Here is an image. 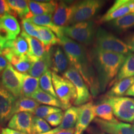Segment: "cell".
Listing matches in <instances>:
<instances>
[{
  "label": "cell",
  "mask_w": 134,
  "mask_h": 134,
  "mask_svg": "<svg viewBox=\"0 0 134 134\" xmlns=\"http://www.w3.org/2000/svg\"><path fill=\"white\" fill-rule=\"evenodd\" d=\"M0 38L2 40L4 44L7 42L13 41V40L16 39L14 36L10 34V32L8 30H6L4 27H3L1 25H0Z\"/></svg>",
  "instance_id": "f35d334b"
},
{
  "label": "cell",
  "mask_w": 134,
  "mask_h": 134,
  "mask_svg": "<svg viewBox=\"0 0 134 134\" xmlns=\"http://www.w3.org/2000/svg\"><path fill=\"white\" fill-rule=\"evenodd\" d=\"M53 14H45L41 16H35L31 17L27 20L37 25V26L46 27L50 29L56 35L58 38L63 36V27H59L54 24L52 20Z\"/></svg>",
  "instance_id": "d6986e66"
},
{
  "label": "cell",
  "mask_w": 134,
  "mask_h": 134,
  "mask_svg": "<svg viewBox=\"0 0 134 134\" xmlns=\"http://www.w3.org/2000/svg\"><path fill=\"white\" fill-rule=\"evenodd\" d=\"M31 98L36 100L39 104L55 107V108L61 109L62 110L67 109L66 107L58 98H55L50 94L46 93L40 88L32 95Z\"/></svg>",
  "instance_id": "44dd1931"
},
{
  "label": "cell",
  "mask_w": 134,
  "mask_h": 134,
  "mask_svg": "<svg viewBox=\"0 0 134 134\" xmlns=\"http://www.w3.org/2000/svg\"><path fill=\"white\" fill-rule=\"evenodd\" d=\"M94 42V47L102 51L124 55L131 53L124 41L102 27L96 30Z\"/></svg>",
  "instance_id": "3957f363"
},
{
  "label": "cell",
  "mask_w": 134,
  "mask_h": 134,
  "mask_svg": "<svg viewBox=\"0 0 134 134\" xmlns=\"http://www.w3.org/2000/svg\"><path fill=\"white\" fill-rule=\"evenodd\" d=\"M32 114L19 113L15 114L9 120L8 128L26 134H32Z\"/></svg>",
  "instance_id": "5bb4252c"
},
{
  "label": "cell",
  "mask_w": 134,
  "mask_h": 134,
  "mask_svg": "<svg viewBox=\"0 0 134 134\" xmlns=\"http://www.w3.org/2000/svg\"><path fill=\"white\" fill-rule=\"evenodd\" d=\"M0 25L8 30L10 34L15 38L21 32V27L18 20L15 17L8 14L0 18Z\"/></svg>",
  "instance_id": "1f68e13d"
},
{
  "label": "cell",
  "mask_w": 134,
  "mask_h": 134,
  "mask_svg": "<svg viewBox=\"0 0 134 134\" xmlns=\"http://www.w3.org/2000/svg\"><path fill=\"white\" fill-rule=\"evenodd\" d=\"M51 60H50V53L49 51H46V53L38 61L34 62L32 64L29 75L37 78H40L42 75L44 74L50 68Z\"/></svg>",
  "instance_id": "7402d4cb"
},
{
  "label": "cell",
  "mask_w": 134,
  "mask_h": 134,
  "mask_svg": "<svg viewBox=\"0 0 134 134\" xmlns=\"http://www.w3.org/2000/svg\"><path fill=\"white\" fill-rule=\"evenodd\" d=\"M134 83V76L120 80L114 83L111 88L105 94V99L122 97L127 90Z\"/></svg>",
  "instance_id": "603a6c76"
},
{
  "label": "cell",
  "mask_w": 134,
  "mask_h": 134,
  "mask_svg": "<svg viewBox=\"0 0 134 134\" xmlns=\"http://www.w3.org/2000/svg\"><path fill=\"white\" fill-rule=\"evenodd\" d=\"M134 13V0H117L103 16L99 23H110L127 14Z\"/></svg>",
  "instance_id": "30bf717a"
},
{
  "label": "cell",
  "mask_w": 134,
  "mask_h": 134,
  "mask_svg": "<svg viewBox=\"0 0 134 134\" xmlns=\"http://www.w3.org/2000/svg\"><path fill=\"white\" fill-rule=\"evenodd\" d=\"M94 110L96 116L98 117L100 119L113 123L119 122L114 114L113 108L105 99L94 105Z\"/></svg>",
  "instance_id": "cb8c5ba5"
},
{
  "label": "cell",
  "mask_w": 134,
  "mask_h": 134,
  "mask_svg": "<svg viewBox=\"0 0 134 134\" xmlns=\"http://www.w3.org/2000/svg\"><path fill=\"white\" fill-rule=\"evenodd\" d=\"M0 86L17 99L22 96L21 73L16 71L9 63L0 76Z\"/></svg>",
  "instance_id": "9c48e42d"
},
{
  "label": "cell",
  "mask_w": 134,
  "mask_h": 134,
  "mask_svg": "<svg viewBox=\"0 0 134 134\" xmlns=\"http://www.w3.org/2000/svg\"><path fill=\"white\" fill-rule=\"evenodd\" d=\"M105 100L112 107L117 119L125 122L134 121V99L118 97L107 98Z\"/></svg>",
  "instance_id": "ba28073f"
},
{
  "label": "cell",
  "mask_w": 134,
  "mask_h": 134,
  "mask_svg": "<svg viewBox=\"0 0 134 134\" xmlns=\"http://www.w3.org/2000/svg\"><path fill=\"white\" fill-rule=\"evenodd\" d=\"M79 108V115L75 126V134L83 133L96 117L94 110V104L92 102L85 104Z\"/></svg>",
  "instance_id": "9a60e30c"
},
{
  "label": "cell",
  "mask_w": 134,
  "mask_h": 134,
  "mask_svg": "<svg viewBox=\"0 0 134 134\" xmlns=\"http://www.w3.org/2000/svg\"><path fill=\"white\" fill-rule=\"evenodd\" d=\"M60 130L59 129H58V127H57V128L54 129H53V130H50L49 132H47V133H42V134H55V133H57V132H58V130Z\"/></svg>",
  "instance_id": "bcb514c9"
},
{
  "label": "cell",
  "mask_w": 134,
  "mask_h": 134,
  "mask_svg": "<svg viewBox=\"0 0 134 134\" xmlns=\"http://www.w3.org/2000/svg\"><path fill=\"white\" fill-rule=\"evenodd\" d=\"M134 76V53H131L127 55L124 62L118 72L117 76L113 81L110 86L114 83L120 80L132 78Z\"/></svg>",
  "instance_id": "4316f807"
},
{
  "label": "cell",
  "mask_w": 134,
  "mask_h": 134,
  "mask_svg": "<svg viewBox=\"0 0 134 134\" xmlns=\"http://www.w3.org/2000/svg\"><path fill=\"white\" fill-rule=\"evenodd\" d=\"M21 25L23 27V31L25 33L29 35V36L39 40V35L35 27V25L34 23L26 19H24L21 21Z\"/></svg>",
  "instance_id": "d590c367"
},
{
  "label": "cell",
  "mask_w": 134,
  "mask_h": 134,
  "mask_svg": "<svg viewBox=\"0 0 134 134\" xmlns=\"http://www.w3.org/2000/svg\"><path fill=\"white\" fill-rule=\"evenodd\" d=\"M57 3L53 1H28L30 13L26 19L35 16L53 14Z\"/></svg>",
  "instance_id": "e0dca14e"
},
{
  "label": "cell",
  "mask_w": 134,
  "mask_h": 134,
  "mask_svg": "<svg viewBox=\"0 0 134 134\" xmlns=\"http://www.w3.org/2000/svg\"><path fill=\"white\" fill-rule=\"evenodd\" d=\"M8 14L14 17V13L10 8L7 0H0V18Z\"/></svg>",
  "instance_id": "74e56055"
},
{
  "label": "cell",
  "mask_w": 134,
  "mask_h": 134,
  "mask_svg": "<svg viewBox=\"0 0 134 134\" xmlns=\"http://www.w3.org/2000/svg\"><path fill=\"white\" fill-rule=\"evenodd\" d=\"M63 76L71 81L76 89L77 97L74 103L75 105L81 106L90 102L92 95L90 88L74 67L70 65L69 68L63 74Z\"/></svg>",
  "instance_id": "52a82bcc"
},
{
  "label": "cell",
  "mask_w": 134,
  "mask_h": 134,
  "mask_svg": "<svg viewBox=\"0 0 134 134\" xmlns=\"http://www.w3.org/2000/svg\"><path fill=\"white\" fill-rule=\"evenodd\" d=\"M22 96L31 98L32 95L39 88V78H35L26 73H21Z\"/></svg>",
  "instance_id": "d4e9b609"
},
{
  "label": "cell",
  "mask_w": 134,
  "mask_h": 134,
  "mask_svg": "<svg viewBox=\"0 0 134 134\" xmlns=\"http://www.w3.org/2000/svg\"><path fill=\"white\" fill-rule=\"evenodd\" d=\"M62 111V110L60 108L49 106V105H39L36 109L34 113V114L35 115V116L40 117V118H46L48 115L53 114L54 113H60Z\"/></svg>",
  "instance_id": "e575fe53"
},
{
  "label": "cell",
  "mask_w": 134,
  "mask_h": 134,
  "mask_svg": "<svg viewBox=\"0 0 134 134\" xmlns=\"http://www.w3.org/2000/svg\"><path fill=\"white\" fill-rule=\"evenodd\" d=\"M75 128H73V129H60L57 132V133H55V134H75Z\"/></svg>",
  "instance_id": "b9f144b4"
},
{
  "label": "cell",
  "mask_w": 134,
  "mask_h": 134,
  "mask_svg": "<svg viewBox=\"0 0 134 134\" xmlns=\"http://www.w3.org/2000/svg\"><path fill=\"white\" fill-rule=\"evenodd\" d=\"M64 113L62 111L54 113L46 117V120L52 127H59L62 122Z\"/></svg>",
  "instance_id": "8d00e7d4"
},
{
  "label": "cell",
  "mask_w": 134,
  "mask_h": 134,
  "mask_svg": "<svg viewBox=\"0 0 134 134\" xmlns=\"http://www.w3.org/2000/svg\"><path fill=\"white\" fill-rule=\"evenodd\" d=\"M1 130H3V132H4V134H26L17 131V130L11 129L9 128H3Z\"/></svg>",
  "instance_id": "7bdbcfd3"
},
{
  "label": "cell",
  "mask_w": 134,
  "mask_h": 134,
  "mask_svg": "<svg viewBox=\"0 0 134 134\" xmlns=\"http://www.w3.org/2000/svg\"><path fill=\"white\" fill-rule=\"evenodd\" d=\"M50 53L51 71L57 74H63L69 68L70 64L63 48L60 46H55L50 50Z\"/></svg>",
  "instance_id": "4fadbf2b"
},
{
  "label": "cell",
  "mask_w": 134,
  "mask_h": 134,
  "mask_svg": "<svg viewBox=\"0 0 134 134\" xmlns=\"http://www.w3.org/2000/svg\"><path fill=\"white\" fill-rule=\"evenodd\" d=\"M21 36L24 37L29 45V52L27 56L31 60L32 62H36L40 60L46 52L44 46L39 40L29 36L24 31H22Z\"/></svg>",
  "instance_id": "ac0fdd59"
},
{
  "label": "cell",
  "mask_w": 134,
  "mask_h": 134,
  "mask_svg": "<svg viewBox=\"0 0 134 134\" xmlns=\"http://www.w3.org/2000/svg\"><path fill=\"white\" fill-rule=\"evenodd\" d=\"M16 98L0 86V125H4L13 116Z\"/></svg>",
  "instance_id": "8fae6325"
},
{
  "label": "cell",
  "mask_w": 134,
  "mask_h": 134,
  "mask_svg": "<svg viewBox=\"0 0 134 134\" xmlns=\"http://www.w3.org/2000/svg\"><path fill=\"white\" fill-rule=\"evenodd\" d=\"M10 8L14 13V17H19L23 19L30 13V9L28 4V1L26 0H7Z\"/></svg>",
  "instance_id": "f546056e"
},
{
  "label": "cell",
  "mask_w": 134,
  "mask_h": 134,
  "mask_svg": "<svg viewBox=\"0 0 134 134\" xmlns=\"http://www.w3.org/2000/svg\"><path fill=\"white\" fill-rule=\"evenodd\" d=\"M52 81L54 90L58 99L67 109L71 108L76 100L77 94L74 85L71 81L61 75L52 72Z\"/></svg>",
  "instance_id": "5b68a950"
},
{
  "label": "cell",
  "mask_w": 134,
  "mask_h": 134,
  "mask_svg": "<svg viewBox=\"0 0 134 134\" xmlns=\"http://www.w3.org/2000/svg\"><path fill=\"white\" fill-rule=\"evenodd\" d=\"M90 58L96 71L100 91L104 92L110 86L124 62L127 55L92 48Z\"/></svg>",
  "instance_id": "7a4b0ae2"
},
{
  "label": "cell",
  "mask_w": 134,
  "mask_h": 134,
  "mask_svg": "<svg viewBox=\"0 0 134 134\" xmlns=\"http://www.w3.org/2000/svg\"><path fill=\"white\" fill-rule=\"evenodd\" d=\"M34 25L39 35V41L44 46L46 51H49L53 47L59 44V38L50 29L35 24Z\"/></svg>",
  "instance_id": "ffe728a7"
},
{
  "label": "cell",
  "mask_w": 134,
  "mask_h": 134,
  "mask_svg": "<svg viewBox=\"0 0 134 134\" xmlns=\"http://www.w3.org/2000/svg\"><path fill=\"white\" fill-rule=\"evenodd\" d=\"M39 86L41 89L55 98H57L55 93L52 81V71L48 70L39 78Z\"/></svg>",
  "instance_id": "d6a6232c"
},
{
  "label": "cell",
  "mask_w": 134,
  "mask_h": 134,
  "mask_svg": "<svg viewBox=\"0 0 134 134\" xmlns=\"http://www.w3.org/2000/svg\"><path fill=\"white\" fill-rule=\"evenodd\" d=\"M75 6V3L60 1L57 3L52 16V20L57 26L64 27L69 26L73 16Z\"/></svg>",
  "instance_id": "7c38bea8"
},
{
  "label": "cell",
  "mask_w": 134,
  "mask_h": 134,
  "mask_svg": "<svg viewBox=\"0 0 134 134\" xmlns=\"http://www.w3.org/2000/svg\"><path fill=\"white\" fill-rule=\"evenodd\" d=\"M4 43L3 42L2 40L0 38V55H2V53L4 49Z\"/></svg>",
  "instance_id": "f6af8a7d"
},
{
  "label": "cell",
  "mask_w": 134,
  "mask_h": 134,
  "mask_svg": "<svg viewBox=\"0 0 134 134\" xmlns=\"http://www.w3.org/2000/svg\"><path fill=\"white\" fill-rule=\"evenodd\" d=\"M50 130H51V127L46 120L37 116L33 117L32 134H42Z\"/></svg>",
  "instance_id": "836d02e7"
},
{
  "label": "cell",
  "mask_w": 134,
  "mask_h": 134,
  "mask_svg": "<svg viewBox=\"0 0 134 134\" xmlns=\"http://www.w3.org/2000/svg\"><path fill=\"white\" fill-rule=\"evenodd\" d=\"M125 96L134 97V83L130 86V88L127 90L126 93L125 94Z\"/></svg>",
  "instance_id": "ee69618b"
},
{
  "label": "cell",
  "mask_w": 134,
  "mask_h": 134,
  "mask_svg": "<svg viewBox=\"0 0 134 134\" xmlns=\"http://www.w3.org/2000/svg\"><path fill=\"white\" fill-rule=\"evenodd\" d=\"M125 43H126L130 52H134V33L128 35L124 39Z\"/></svg>",
  "instance_id": "ab89813d"
},
{
  "label": "cell",
  "mask_w": 134,
  "mask_h": 134,
  "mask_svg": "<svg viewBox=\"0 0 134 134\" xmlns=\"http://www.w3.org/2000/svg\"><path fill=\"white\" fill-rule=\"evenodd\" d=\"M95 124L100 130L106 134H134V126L129 124L117 122L113 123L95 119Z\"/></svg>",
  "instance_id": "2e32d148"
},
{
  "label": "cell",
  "mask_w": 134,
  "mask_h": 134,
  "mask_svg": "<svg viewBox=\"0 0 134 134\" xmlns=\"http://www.w3.org/2000/svg\"><path fill=\"white\" fill-rule=\"evenodd\" d=\"M79 107L71 106L66 110L63 115L62 122L58 128L60 129H73L76 126L79 115Z\"/></svg>",
  "instance_id": "f1b7e54d"
},
{
  "label": "cell",
  "mask_w": 134,
  "mask_h": 134,
  "mask_svg": "<svg viewBox=\"0 0 134 134\" xmlns=\"http://www.w3.org/2000/svg\"><path fill=\"white\" fill-rule=\"evenodd\" d=\"M59 41V45L66 54L70 65L79 72L90 88L92 96H98L100 92L99 85L90 53L83 45L66 36L60 37Z\"/></svg>",
  "instance_id": "6da1fadb"
},
{
  "label": "cell",
  "mask_w": 134,
  "mask_h": 134,
  "mask_svg": "<svg viewBox=\"0 0 134 134\" xmlns=\"http://www.w3.org/2000/svg\"><path fill=\"white\" fill-rule=\"evenodd\" d=\"M8 64H9V62L6 60V58L3 55H0V75L2 74Z\"/></svg>",
  "instance_id": "60d3db41"
},
{
  "label": "cell",
  "mask_w": 134,
  "mask_h": 134,
  "mask_svg": "<svg viewBox=\"0 0 134 134\" xmlns=\"http://www.w3.org/2000/svg\"><path fill=\"white\" fill-rule=\"evenodd\" d=\"M1 131V126H0V132Z\"/></svg>",
  "instance_id": "c3c4849f"
},
{
  "label": "cell",
  "mask_w": 134,
  "mask_h": 134,
  "mask_svg": "<svg viewBox=\"0 0 134 134\" xmlns=\"http://www.w3.org/2000/svg\"><path fill=\"white\" fill-rule=\"evenodd\" d=\"M96 32L95 24L92 20L63 27V36L85 46L93 42Z\"/></svg>",
  "instance_id": "277c9868"
},
{
  "label": "cell",
  "mask_w": 134,
  "mask_h": 134,
  "mask_svg": "<svg viewBox=\"0 0 134 134\" xmlns=\"http://www.w3.org/2000/svg\"><path fill=\"white\" fill-rule=\"evenodd\" d=\"M95 134H106V133H104L103 132H97V133H96Z\"/></svg>",
  "instance_id": "7dc6e473"
},
{
  "label": "cell",
  "mask_w": 134,
  "mask_h": 134,
  "mask_svg": "<svg viewBox=\"0 0 134 134\" xmlns=\"http://www.w3.org/2000/svg\"><path fill=\"white\" fill-rule=\"evenodd\" d=\"M109 25L114 29L120 32H124L134 28V13L114 20L110 22Z\"/></svg>",
  "instance_id": "4dcf8cb0"
},
{
  "label": "cell",
  "mask_w": 134,
  "mask_h": 134,
  "mask_svg": "<svg viewBox=\"0 0 134 134\" xmlns=\"http://www.w3.org/2000/svg\"><path fill=\"white\" fill-rule=\"evenodd\" d=\"M40 105L36 100L31 98L21 96L17 99L14 104L13 114L19 113H29L34 114L35 110Z\"/></svg>",
  "instance_id": "484cf974"
},
{
  "label": "cell",
  "mask_w": 134,
  "mask_h": 134,
  "mask_svg": "<svg viewBox=\"0 0 134 134\" xmlns=\"http://www.w3.org/2000/svg\"><path fill=\"white\" fill-rule=\"evenodd\" d=\"M104 4L100 0H85L75 3L73 16L70 24L90 21L98 14Z\"/></svg>",
  "instance_id": "8992f818"
},
{
  "label": "cell",
  "mask_w": 134,
  "mask_h": 134,
  "mask_svg": "<svg viewBox=\"0 0 134 134\" xmlns=\"http://www.w3.org/2000/svg\"><path fill=\"white\" fill-rule=\"evenodd\" d=\"M4 48H9L18 56H26L29 52L27 42L23 37H18L16 39L8 41L4 44Z\"/></svg>",
  "instance_id": "83f0119b"
}]
</instances>
